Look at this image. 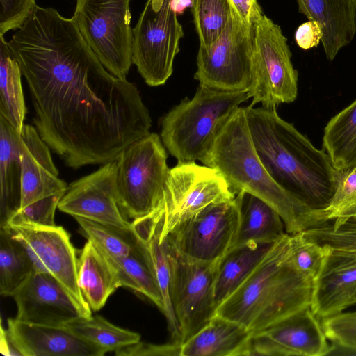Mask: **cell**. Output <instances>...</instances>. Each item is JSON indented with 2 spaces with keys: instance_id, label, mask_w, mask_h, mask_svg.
Here are the masks:
<instances>
[{
  "instance_id": "obj_7",
  "label": "cell",
  "mask_w": 356,
  "mask_h": 356,
  "mask_svg": "<svg viewBox=\"0 0 356 356\" xmlns=\"http://www.w3.org/2000/svg\"><path fill=\"white\" fill-rule=\"evenodd\" d=\"M131 0H76L72 17L102 65L125 79L133 64Z\"/></svg>"
},
{
  "instance_id": "obj_43",
  "label": "cell",
  "mask_w": 356,
  "mask_h": 356,
  "mask_svg": "<svg viewBox=\"0 0 356 356\" xmlns=\"http://www.w3.org/2000/svg\"><path fill=\"white\" fill-rule=\"evenodd\" d=\"M193 6L192 0H172L171 6L177 15L183 14L187 8Z\"/></svg>"
},
{
  "instance_id": "obj_12",
  "label": "cell",
  "mask_w": 356,
  "mask_h": 356,
  "mask_svg": "<svg viewBox=\"0 0 356 356\" xmlns=\"http://www.w3.org/2000/svg\"><path fill=\"white\" fill-rule=\"evenodd\" d=\"M217 263H200L187 259L171 246L170 293L179 329L180 344L195 334L216 314L214 282Z\"/></svg>"
},
{
  "instance_id": "obj_25",
  "label": "cell",
  "mask_w": 356,
  "mask_h": 356,
  "mask_svg": "<svg viewBox=\"0 0 356 356\" xmlns=\"http://www.w3.org/2000/svg\"><path fill=\"white\" fill-rule=\"evenodd\" d=\"M20 197L19 134L0 115V228L19 209Z\"/></svg>"
},
{
  "instance_id": "obj_10",
  "label": "cell",
  "mask_w": 356,
  "mask_h": 356,
  "mask_svg": "<svg viewBox=\"0 0 356 356\" xmlns=\"http://www.w3.org/2000/svg\"><path fill=\"white\" fill-rule=\"evenodd\" d=\"M255 53L248 90L250 106L266 108L293 102L298 93V72L280 26L265 14L254 24Z\"/></svg>"
},
{
  "instance_id": "obj_39",
  "label": "cell",
  "mask_w": 356,
  "mask_h": 356,
  "mask_svg": "<svg viewBox=\"0 0 356 356\" xmlns=\"http://www.w3.org/2000/svg\"><path fill=\"white\" fill-rule=\"evenodd\" d=\"M181 344L154 345L139 341L115 351L119 356L179 355Z\"/></svg>"
},
{
  "instance_id": "obj_19",
  "label": "cell",
  "mask_w": 356,
  "mask_h": 356,
  "mask_svg": "<svg viewBox=\"0 0 356 356\" xmlns=\"http://www.w3.org/2000/svg\"><path fill=\"white\" fill-rule=\"evenodd\" d=\"M35 127L24 124L19 134L21 161L20 207L61 191L67 184L58 177L49 149Z\"/></svg>"
},
{
  "instance_id": "obj_42",
  "label": "cell",
  "mask_w": 356,
  "mask_h": 356,
  "mask_svg": "<svg viewBox=\"0 0 356 356\" xmlns=\"http://www.w3.org/2000/svg\"><path fill=\"white\" fill-rule=\"evenodd\" d=\"M0 330L1 353L7 356H22L21 353L15 348L8 330L4 329L1 325Z\"/></svg>"
},
{
  "instance_id": "obj_17",
  "label": "cell",
  "mask_w": 356,
  "mask_h": 356,
  "mask_svg": "<svg viewBox=\"0 0 356 356\" xmlns=\"http://www.w3.org/2000/svg\"><path fill=\"white\" fill-rule=\"evenodd\" d=\"M15 318L23 322L63 327L79 316H91L50 274L33 271L12 296Z\"/></svg>"
},
{
  "instance_id": "obj_18",
  "label": "cell",
  "mask_w": 356,
  "mask_h": 356,
  "mask_svg": "<svg viewBox=\"0 0 356 356\" xmlns=\"http://www.w3.org/2000/svg\"><path fill=\"white\" fill-rule=\"evenodd\" d=\"M132 230L141 245L160 289L163 314L174 342L179 343L180 333L170 300V250L165 234V212L161 203L150 213L133 220Z\"/></svg>"
},
{
  "instance_id": "obj_36",
  "label": "cell",
  "mask_w": 356,
  "mask_h": 356,
  "mask_svg": "<svg viewBox=\"0 0 356 356\" xmlns=\"http://www.w3.org/2000/svg\"><path fill=\"white\" fill-rule=\"evenodd\" d=\"M65 193V191L57 193L19 209L10 218L6 226L19 224L56 225L54 221L55 211Z\"/></svg>"
},
{
  "instance_id": "obj_30",
  "label": "cell",
  "mask_w": 356,
  "mask_h": 356,
  "mask_svg": "<svg viewBox=\"0 0 356 356\" xmlns=\"http://www.w3.org/2000/svg\"><path fill=\"white\" fill-rule=\"evenodd\" d=\"M33 271L24 247L8 227L0 228V294L13 296Z\"/></svg>"
},
{
  "instance_id": "obj_27",
  "label": "cell",
  "mask_w": 356,
  "mask_h": 356,
  "mask_svg": "<svg viewBox=\"0 0 356 356\" xmlns=\"http://www.w3.org/2000/svg\"><path fill=\"white\" fill-rule=\"evenodd\" d=\"M323 145L338 171L343 172L356 165V99L328 122Z\"/></svg>"
},
{
  "instance_id": "obj_33",
  "label": "cell",
  "mask_w": 356,
  "mask_h": 356,
  "mask_svg": "<svg viewBox=\"0 0 356 356\" xmlns=\"http://www.w3.org/2000/svg\"><path fill=\"white\" fill-rule=\"evenodd\" d=\"M108 259L131 279L136 286V292L148 298L163 312V302L160 289L139 243L127 256L115 259Z\"/></svg>"
},
{
  "instance_id": "obj_38",
  "label": "cell",
  "mask_w": 356,
  "mask_h": 356,
  "mask_svg": "<svg viewBox=\"0 0 356 356\" xmlns=\"http://www.w3.org/2000/svg\"><path fill=\"white\" fill-rule=\"evenodd\" d=\"M37 6L35 0H0V35L22 27Z\"/></svg>"
},
{
  "instance_id": "obj_8",
  "label": "cell",
  "mask_w": 356,
  "mask_h": 356,
  "mask_svg": "<svg viewBox=\"0 0 356 356\" xmlns=\"http://www.w3.org/2000/svg\"><path fill=\"white\" fill-rule=\"evenodd\" d=\"M254 53V24L243 22L233 8L218 39L209 46H200L194 78L216 90L248 91Z\"/></svg>"
},
{
  "instance_id": "obj_21",
  "label": "cell",
  "mask_w": 356,
  "mask_h": 356,
  "mask_svg": "<svg viewBox=\"0 0 356 356\" xmlns=\"http://www.w3.org/2000/svg\"><path fill=\"white\" fill-rule=\"evenodd\" d=\"M300 13L318 22L325 56L332 60L356 34V0H297Z\"/></svg>"
},
{
  "instance_id": "obj_9",
  "label": "cell",
  "mask_w": 356,
  "mask_h": 356,
  "mask_svg": "<svg viewBox=\"0 0 356 356\" xmlns=\"http://www.w3.org/2000/svg\"><path fill=\"white\" fill-rule=\"evenodd\" d=\"M171 3L172 0H147L133 29V64L150 86L163 85L170 78L184 37Z\"/></svg>"
},
{
  "instance_id": "obj_26",
  "label": "cell",
  "mask_w": 356,
  "mask_h": 356,
  "mask_svg": "<svg viewBox=\"0 0 356 356\" xmlns=\"http://www.w3.org/2000/svg\"><path fill=\"white\" fill-rule=\"evenodd\" d=\"M273 243H250L232 248L218 261L214 282L217 307L248 276Z\"/></svg>"
},
{
  "instance_id": "obj_13",
  "label": "cell",
  "mask_w": 356,
  "mask_h": 356,
  "mask_svg": "<svg viewBox=\"0 0 356 356\" xmlns=\"http://www.w3.org/2000/svg\"><path fill=\"white\" fill-rule=\"evenodd\" d=\"M236 195L215 168L195 162L177 163L169 170L161 202L165 212V234L207 207L232 201Z\"/></svg>"
},
{
  "instance_id": "obj_35",
  "label": "cell",
  "mask_w": 356,
  "mask_h": 356,
  "mask_svg": "<svg viewBox=\"0 0 356 356\" xmlns=\"http://www.w3.org/2000/svg\"><path fill=\"white\" fill-rule=\"evenodd\" d=\"M291 235V260L297 270L312 280L318 277L325 257V248L302 232Z\"/></svg>"
},
{
  "instance_id": "obj_34",
  "label": "cell",
  "mask_w": 356,
  "mask_h": 356,
  "mask_svg": "<svg viewBox=\"0 0 356 356\" xmlns=\"http://www.w3.org/2000/svg\"><path fill=\"white\" fill-rule=\"evenodd\" d=\"M323 212L326 220L335 224L356 219V165L342 172L332 199Z\"/></svg>"
},
{
  "instance_id": "obj_4",
  "label": "cell",
  "mask_w": 356,
  "mask_h": 356,
  "mask_svg": "<svg viewBox=\"0 0 356 356\" xmlns=\"http://www.w3.org/2000/svg\"><path fill=\"white\" fill-rule=\"evenodd\" d=\"M201 163L219 171L236 194L248 193L270 204L281 216L289 234L328 222L323 211L312 209L270 177L252 144L245 107L232 114Z\"/></svg>"
},
{
  "instance_id": "obj_16",
  "label": "cell",
  "mask_w": 356,
  "mask_h": 356,
  "mask_svg": "<svg viewBox=\"0 0 356 356\" xmlns=\"http://www.w3.org/2000/svg\"><path fill=\"white\" fill-rule=\"evenodd\" d=\"M320 319L310 306L254 333L250 355H328L331 343Z\"/></svg>"
},
{
  "instance_id": "obj_20",
  "label": "cell",
  "mask_w": 356,
  "mask_h": 356,
  "mask_svg": "<svg viewBox=\"0 0 356 356\" xmlns=\"http://www.w3.org/2000/svg\"><path fill=\"white\" fill-rule=\"evenodd\" d=\"M8 332L22 356H102L107 352L63 327L8 318Z\"/></svg>"
},
{
  "instance_id": "obj_6",
  "label": "cell",
  "mask_w": 356,
  "mask_h": 356,
  "mask_svg": "<svg viewBox=\"0 0 356 356\" xmlns=\"http://www.w3.org/2000/svg\"><path fill=\"white\" fill-rule=\"evenodd\" d=\"M161 137L155 133L127 146L116 161L119 205L127 218L143 217L161 204L170 169Z\"/></svg>"
},
{
  "instance_id": "obj_3",
  "label": "cell",
  "mask_w": 356,
  "mask_h": 356,
  "mask_svg": "<svg viewBox=\"0 0 356 356\" xmlns=\"http://www.w3.org/2000/svg\"><path fill=\"white\" fill-rule=\"evenodd\" d=\"M314 282L291 260V235L275 241L241 284L216 309V314L252 333L261 331L310 307Z\"/></svg>"
},
{
  "instance_id": "obj_22",
  "label": "cell",
  "mask_w": 356,
  "mask_h": 356,
  "mask_svg": "<svg viewBox=\"0 0 356 356\" xmlns=\"http://www.w3.org/2000/svg\"><path fill=\"white\" fill-rule=\"evenodd\" d=\"M77 280L83 298L97 312L119 287H128L125 275L90 241L79 252Z\"/></svg>"
},
{
  "instance_id": "obj_31",
  "label": "cell",
  "mask_w": 356,
  "mask_h": 356,
  "mask_svg": "<svg viewBox=\"0 0 356 356\" xmlns=\"http://www.w3.org/2000/svg\"><path fill=\"white\" fill-rule=\"evenodd\" d=\"M74 218L83 235L110 259L124 257L138 246L133 230L122 229L83 218Z\"/></svg>"
},
{
  "instance_id": "obj_2",
  "label": "cell",
  "mask_w": 356,
  "mask_h": 356,
  "mask_svg": "<svg viewBox=\"0 0 356 356\" xmlns=\"http://www.w3.org/2000/svg\"><path fill=\"white\" fill-rule=\"evenodd\" d=\"M245 108L252 144L273 179L312 209L323 211L342 172L326 152L281 118L276 108Z\"/></svg>"
},
{
  "instance_id": "obj_41",
  "label": "cell",
  "mask_w": 356,
  "mask_h": 356,
  "mask_svg": "<svg viewBox=\"0 0 356 356\" xmlns=\"http://www.w3.org/2000/svg\"><path fill=\"white\" fill-rule=\"evenodd\" d=\"M236 13L248 24H255L264 15L257 0H230Z\"/></svg>"
},
{
  "instance_id": "obj_23",
  "label": "cell",
  "mask_w": 356,
  "mask_h": 356,
  "mask_svg": "<svg viewBox=\"0 0 356 356\" xmlns=\"http://www.w3.org/2000/svg\"><path fill=\"white\" fill-rule=\"evenodd\" d=\"M253 333L242 325L215 314L181 343L180 356H250Z\"/></svg>"
},
{
  "instance_id": "obj_29",
  "label": "cell",
  "mask_w": 356,
  "mask_h": 356,
  "mask_svg": "<svg viewBox=\"0 0 356 356\" xmlns=\"http://www.w3.org/2000/svg\"><path fill=\"white\" fill-rule=\"evenodd\" d=\"M63 327L107 353L115 352L140 341L138 333L119 327L99 315L79 316Z\"/></svg>"
},
{
  "instance_id": "obj_37",
  "label": "cell",
  "mask_w": 356,
  "mask_h": 356,
  "mask_svg": "<svg viewBox=\"0 0 356 356\" xmlns=\"http://www.w3.org/2000/svg\"><path fill=\"white\" fill-rule=\"evenodd\" d=\"M322 325L331 342L342 346L346 355H356V311L323 318Z\"/></svg>"
},
{
  "instance_id": "obj_15",
  "label": "cell",
  "mask_w": 356,
  "mask_h": 356,
  "mask_svg": "<svg viewBox=\"0 0 356 356\" xmlns=\"http://www.w3.org/2000/svg\"><path fill=\"white\" fill-rule=\"evenodd\" d=\"M116 173L115 160L70 183L58 209L74 218L132 230L131 222L127 220L119 205Z\"/></svg>"
},
{
  "instance_id": "obj_24",
  "label": "cell",
  "mask_w": 356,
  "mask_h": 356,
  "mask_svg": "<svg viewBox=\"0 0 356 356\" xmlns=\"http://www.w3.org/2000/svg\"><path fill=\"white\" fill-rule=\"evenodd\" d=\"M236 197L240 216L232 248L250 243H273L286 234L281 216L270 204L243 191L238 192Z\"/></svg>"
},
{
  "instance_id": "obj_14",
  "label": "cell",
  "mask_w": 356,
  "mask_h": 356,
  "mask_svg": "<svg viewBox=\"0 0 356 356\" xmlns=\"http://www.w3.org/2000/svg\"><path fill=\"white\" fill-rule=\"evenodd\" d=\"M13 236L26 249L34 271L55 277L85 309L77 280L78 257L70 236L61 226L9 225Z\"/></svg>"
},
{
  "instance_id": "obj_32",
  "label": "cell",
  "mask_w": 356,
  "mask_h": 356,
  "mask_svg": "<svg viewBox=\"0 0 356 356\" xmlns=\"http://www.w3.org/2000/svg\"><path fill=\"white\" fill-rule=\"evenodd\" d=\"M192 14L200 46L216 42L224 31L232 15L230 0H192Z\"/></svg>"
},
{
  "instance_id": "obj_28",
  "label": "cell",
  "mask_w": 356,
  "mask_h": 356,
  "mask_svg": "<svg viewBox=\"0 0 356 356\" xmlns=\"http://www.w3.org/2000/svg\"><path fill=\"white\" fill-rule=\"evenodd\" d=\"M22 73L8 42L0 35V115L20 134L26 113Z\"/></svg>"
},
{
  "instance_id": "obj_11",
  "label": "cell",
  "mask_w": 356,
  "mask_h": 356,
  "mask_svg": "<svg viewBox=\"0 0 356 356\" xmlns=\"http://www.w3.org/2000/svg\"><path fill=\"white\" fill-rule=\"evenodd\" d=\"M239 216L236 195L232 201L211 205L176 225L168 234V241L187 259L216 263L234 245Z\"/></svg>"
},
{
  "instance_id": "obj_1",
  "label": "cell",
  "mask_w": 356,
  "mask_h": 356,
  "mask_svg": "<svg viewBox=\"0 0 356 356\" xmlns=\"http://www.w3.org/2000/svg\"><path fill=\"white\" fill-rule=\"evenodd\" d=\"M8 45L29 87L35 129L67 166L115 161L150 133L137 87L102 65L72 17L38 6Z\"/></svg>"
},
{
  "instance_id": "obj_5",
  "label": "cell",
  "mask_w": 356,
  "mask_h": 356,
  "mask_svg": "<svg viewBox=\"0 0 356 356\" xmlns=\"http://www.w3.org/2000/svg\"><path fill=\"white\" fill-rule=\"evenodd\" d=\"M248 91H223L199 84L191 99L185 98L162 119L161 138L178 163L202 161Z\"/></svg>"
},
{
  "instance_id": "obj_40",
  "label": "cell",
  "mask_w": 356,
  "mask_h": 356,
  "mask_svg": "<svg viewBox=\"0 0 356 356\" xmlns=\"http://www.w3.org/2000/svg\"><path fill=\"white\" fill-rule=\"evenodd\" d=\"M323 38L321 25L315 21L308 20L300 24L296 31L295 40L302 49H309L319 44Z\"/></svg>"
}]
</instances>
